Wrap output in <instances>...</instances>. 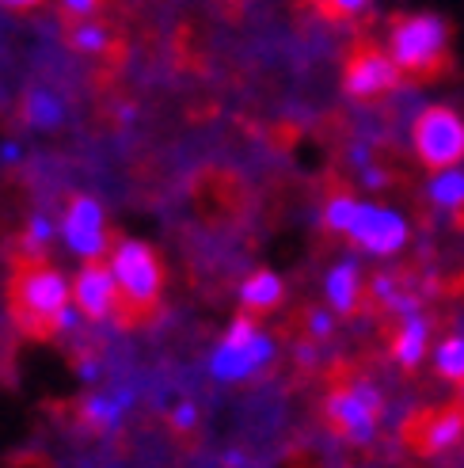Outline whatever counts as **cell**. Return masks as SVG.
Segmentation results:
<instances>
[{
    "label": "cell",
    "mask_w": 464,
    "mask_h": 468,
    "mask_svg": "<svg viewBox=\"0 0 464 468\" xmlns=\"http://www.w3.org/2000/svg\"><path fill=\"white\" fill-rule=\"evenodd\" d=\"M5 305L16 332L35 343L69 339L80 324H88L73 305V286L50 263V255H8Z\"/></svg>",
    "instance_id": "1"
},
{
    "label": "cell",
    "mask_w": 464,
    "mask_h": 468,
    "mask_svg": "<svg viewBox=\"0 0 464 468\" xmlns=\"http://www.w3.org/2000/svg\"><path fill=\"white\" fill-rule=\"evenodd\" d=\"M388 54L411 84H438L457 73L453 27L434 12H396L388 16Z\"/></svg>",
    "instance_id": "2"
},
{
    "label": "cell",
    "mask_w": 464,
    "mask_h": 468,
    "mask_svg": "<svg viewBox=\"0 0 464 468\" xmlns=\"http://www.w3.org/2000/svg\"><path fill=\"white\" fill-rule=\"evenodd\" d=\"M111 274L119 286V313L114 324L119 327H145L156 320L160 301H164V263L153 244L145 240H130V237H114L111 244Z\"/></svg>",
    "instance_id": "3"
},
{
    "label": "cell",
    "mask_w": 464,
    "mask_h": 468,
    "mask_svg": "<svg viewBox=\"0 0 464 468\" xmlns=\"http://www.w3.org/2000/svg\"><path fill=\"white\" fill-rule=\"evenodd\" d=\"M400 84H404V73L396 69V61H392L388 46H381L369 35H354L351 46H346V58H343L346 100L377 103V100H388L392 91H400Z\"/></svg>",
    "instance_id": "4"
},
{
    "label": "cell",
    "mask_w": 464,
    "mask_h": 468,
    "mask_svg": "<svg viewBox=\"0 0 464 468\" xmlns=\"http://www.w3.org/2000/svg\"><path fill=\"white\" fill-rule=\"evenodd\" d=\"M381 415H385V396L365 378L335 385L328 392V400H323V419H328V427L343 441H351V446H369V441L377 438Z\"/></svg>",
    "instance_id": "5"
},
{
    "label": "cell",
    "mask_w": 464,
    "mask_h": 468,
    "mask_svg": "<svg viewBox=\"0 0 464 468\" xmlns=\"http://www.w3.org/2000/svg\"><path fill=\"white\" fill-rule=\"evenodd\" d=\"M270 358H274V339L255 324V316L240 313L228 324V332L217 343V350L210 355V373L221 385H240V381L255 378Z\"/></svg>",
    "instance_id": "6"
},
{
    "label": "cell",
    "mask_w": 464,
    "mask_h": 468,
    "mask_svg": "<svg viewBox=\"0 0 464 468\" xmlns=\"http://www.w3.org/2000/svg\"><path fill=\"white\" fill-rule=\"evenodd\" d=\"M411 153L430 172L457 168L464 160V119L449 103H430L411 122Z\"/></svg>",
    "instance_id": "7"
},
{
    "label": "cell",
    "mask_w": 464,
    "mask_h": 468,
    "mask_svg": "<svg viewBox=\"0 0 464 468\" xmlns=\"http://www.w3.org/2000/svg\"><path fill=\"white\" fill-rule=\"evenodd\" d=\"M61 237H65V248L88 263V260H103L119 232L107 229L103 206L96 198L91 195H73L69 206H65V218H61Z\"/></svg>",
    "instance_id": "8"
},
{
    "label": "cell",
    "mask_w": 464,
    "mask_h": 468,
    "mask_svg": "<svg viewBox=\"0 0 464 468\" xmlns=\"http://www.w3.org/2000/svg\"><path fill=\"white\" fill-rule=\"evenodd\" d=\"M411 237L407 221L396 214V209H385V206H358V218L346 232V240L354 248L369 251V255H396Z\"/></svg>",
    "instance_id": "9"
},
{
    "label": "cell",
    "mask_w": 464,
    "mask_h": 468,
    "mask_svg": "<svg viewBox=\"0 0 464 468\" xmlns=\"http://www.w3.org/2000/svg\"><path fill=\"white\" fill-rule=\"evenodd\" d=\"M73 305L88 324H114L119 313V286H114L111 263L88 260L73 278Z\"/></svg>",
    "instance_id": "10"
},
{
    "label": "cell",
    "mask_w": 464,
    "mask_h": 468,
    "mask_svg": "<svg viewBox=\"0 0 464 468\" xmlns=\"http://www.w3.org/2000/svg\"><path fill=\"white\" fill-rule=\"evenodd\" d=\"M61 27H65V42L73 46L77 54H84V58L119 65L122 54H126L122 31L114 27L111 19H103V16H91V19H61Z\"/></svg>",
    "instance_id": "11"
},
{
    "label": "cell",
    "mask_w": 464,
    "mask_h": 468,
    "mask_svg": "<svg viewBox=\"0 0 464 468\" xmlns=\"http://www.w3.org/2000/svg\"><path fill=\"white\" fill-rule=\"evenodd\" d=\"M133 404V388H103V392H88L84 400L77 404V423L91 434H114Z\"/></svg>",
    "instance_id": "12"
},
{
    "label": "cell",
    "mask_w": 464,
    "mask_h": 468,
    "mask_svg": "<svg viewBox=\"0 0 464 468\" xmlns=\"http://www.w3.org/2000/svg\"><path fill=\"white\" fill-rule=\"evenodd\" d=\"M460 438H464V400H457L449 408H438V411H423L411 423V441L423 453L453 450Z\"/></svg>",
    "instance_id": "13"
},
{
    "label": "cell",
    "mask_w": 464,
    "mask_h": 468,
    "mask_svg": "<svg viewBox=\"0 0 464 468\" xmlns=\"http://www.w3.org/2000/svg\"><path fill=\"white\" fill-rule=\"evenodd\" d=\"M388 350H392V362H396L404 373H415L423 366L427 350H430V320L419 309L404 313V316H392Z\"/></svg>",
    "instance_id": "14"
},
{
    "label": "cell",
    "mask_w": 464,
    "mask_h": 468,
    "mask_svg": "<svg viewBox=\"0 0 464 468\" xmlns=\"http://www.w3.org/2000/svg\"><path fill=\"white\" fill-rule=\"evenodd\" d=\"M323 297H328L332 313L339 316H354L362 309V297H365V278H362V267L354 260H343L339 267L328 271L323 278Z\"/></svg>",
    "instance_id": "15"
},
{
    "label": "cell",
    "mask_w": 464,
    "mask_h": 468,
    "mask_svg": "<svg viewBox=\"0 0 464 468\" xmlns=\"http://www.w3.org/2000/svg\"><path fill=\"white\" fill-rule=\"evenodd\" d=\"M282 297H286L282 278H278L274 271H255L240 286V309H244V316L259 320V316H270L278 305H282Z\"/></svg>",
    "instance_id": "16"
},
{
    "label": "cell",
    "mask_w": 464,
    "mask_h": 468,
    "mask_svg": "<svg viewBox=\"0 0 464 468\" xmlns=\"http://www.w3.org/2000/svg\"><path fill=\"white\" fill-rule=\"evenodd\" d=\"M427 198H430L434 209H446V214L460 209L464 206V172L460 168L434 172V179L427 183Z\"/></svg>",
    "instance_id": "17"
},
{
    "label": "cell",
    "mask_w": 464,
    "mask_h": 468,
    "mask_svg": "<svg viewBox=\"0 0 464 468\" xmlns=\"http://www.w3.org/2000/svg\"><path fill=\"white\" fill-rule=\"evenodd\" d=\"M23 119H27L31 126H38V130H54L65 119V107H61V100L54 96V91L35 88V91H27V100H23Z\"/></svg>",
    "instance_id": "18"
},
{
    "label": "cell",
    "mask_w": 464,
    "mask_h": 468,
    "mask_svg": "<svg viewBox=\"0 0 464 468\" xmlns=\"http://www.w3.org/2000/svg\"><path fill=\"white\" fill-rule=\"evenodd\" d=\"M434 373L449 385H464V332H453L434 350Z\"/></svg>",
    "instance_id": "19"
},
{
    "label": "cell",
    "mask_w": 464,
    "mask_h": 468,
    "mask_svg": "<svg viewBox=\"0 0 464 468\" xmlns=\"http://www.w3.org/2000/svg\"><path fill=\"white\" fill-rule=\"evenodd\" d=\"M374 0H320L316 5V12L328 19V23H351V19H358Z\"/></svg>",
    "instance_id": "20"
},
{
    "label": "cell",
    "mask_w": 464,
    "mask_h": 468,
    "mask_svg": "<svg viewBox=\"0 0 464 468\" xmlns=\"http://www.w3.org/2000/svg\"><path fill=\"white\" fill-rule=\"evenodd\" d=\"M107 0H61V19H91L103 16Z\"/></svg>",
    "instance_id": "21"
},
{
    "label": "cell",
    "mask_w": 464,
    "mask_h": 468,
    "mask_svg": "<svg viewBox=\"0 0 464 468\" xmlns=\"http://www.w3.org/2000/svg\"><path fill=\"white\" fill-rule=\"evenodd\" d=\"M305 332H309V339H328V335L335 332L332 313H323V309H309V313H305Z\"/></svg>",
    "instance_id": "22"
},
{
    "label": "cell",
    "mask_w": 464,
    "mask_h": 468,
    "mask_svg": "<svg viewBox=\"0 0 464 468\" xmlns=\"http://www.w3.org/2000/svg\"><path fill=\"white\" fill-rule=\"evenodd\" d=\"M195 423H198V408H195V404H179V408L172 411V427H175V431L187 434Z\"/></svg>",
    "instance_id": "23"
},
{
    "label": "cell",
    "mask_w": 464,
    "mask_h": 468,
    "mask_svg": "<svg viewBox=\"0 0 464 468\" xmlns=\"http://www.w3.org/2000/svg\"><path fill=\"white\" fill-rule=\"evenodd\" d=\"M5 8H12V12H31V8H38V5H46V0H0Z\"/></svg>",
    "instance_id": "24"
},
{
    "label": "cell",
    "mask_w": 464,
    "mask_h": 468,
    "mask_svg": "<svg viewBox=\"0 0 464 468\" xmlns=\"http://www.w3.org/2000/svg\"><path fill=\"white\" fill-rule=\"evenodd\" d=\"M217 5H228V8H240V5H248V0H217Z\"/></svg>",
    "instance_id": "25"
},
{
    "label": "cell",
    "mask_w": 464,
    "mask_h": 468,
    "mask_svg": "<svg viewBox=\"0 0 464 468\" xmlns=\"http://www.w3.org/2000/svg\"><path fill=\"white\" fill-rule=\"evenodd\" d=\"M309 5H312V8H316V5H320V0H309Z\"/></svg>",
    "instance_id": "26"
}]
</instances>
